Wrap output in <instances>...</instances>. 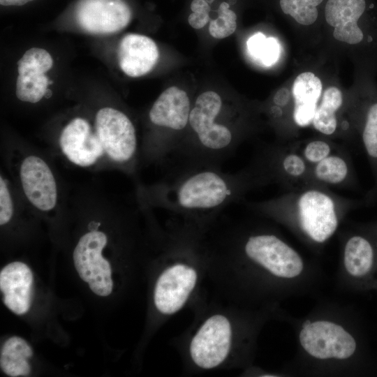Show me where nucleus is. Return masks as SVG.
Wrapping results in <instances>:
<instances>
[{
    "instance_id": "f257e3e1",
    "label": "nucleus",
    "mask_w": 377,
    "mask_h": 377,
    "mask_svg": "<svg viewBox=\"0 0 377 377\" xmlns=\"http://www.w3.org/2000/svg\"><path fill=\"white\" fill-rule=\"evenodd\" d=\"M265 181L254 166L237 172L222 167L170 170L161 181L138 186L141 207H161L187 219L207 220L238 202L251 188Z\"/></svg>"
},
{
    "instance_id": "f03ea898",
    "label": "nucleus",
    "mask_w": 377,
    "mask_h": 377,
    "mask_svg": "<svg viewBox=\"0 0 377 377\" xmlns=\"http://www.w3.org/2000/svg\"><path fill=\"white\" fill-rule=\"evenodd\" d=\"M94 128L105 152L115 166L133 174L140 162V149L135 126L122 111L105 107L95 116Z\"/></svg>"
},
{
    "instance_id": "7ed1b4c3",
    "label": "nucleus",
    "mask_w": 377,
    "mask_h": 377,
    "mask_svg": "<svg viewBox=\"0 0 377 377\" xmlns=\"http://www.w3.org/2000/svg\"><path fill=\"white\" fill-rule=\"evenodd\" d=\"M93 223L89 230L81 236L73 251V259L80 278L87 283L96 295L106 297L113 288L110 262L103 256L108 244L106 234Z\"/></svg>"
},
{
    "instance_id": "20e7f679",
    "label": "nucleus",
    "mask_w": 377,
    "mask_h": 377,
    "mask_svg": "<svg viewBox=\"0 0 377 377\" xmlns=\"http://www.w3.org/2000/svg\"><path fill=\"white\" fill-rule=\"evenodd\" d=\"M243 250L248 258L277 277L293 279L303 270L298 253L274 235H251L243 243Z\"/></svg>"
},
{
    "instance_id": "39448f33",
    "label": "nucleus",
    "mask_w": 377,
    "mask_h": 377,
    "mask_svg": "<svg viewBox=\"0 0 377 377\" xmlns=\"http://www.w3.org/2000/svg\"><path fill=\"white\" fill-rule=\"evenodd\" d=\"M17 177L22 191L29 203L42 212L55 209L59 188L49 164L40 156L29 154L20 161Z\"/></svg>"
},
{
    "instance_id": "423d86ee",
    "label": "nucleus",
    "mask_w": 377,
    "mask_h": 377,
    "mask_svg": "<svg viewBox=\"0 0 377 377\" xmlns=\"http://www.w3.org/2000/svg\"><path fill=\"white\" fill-rule=\"evenodd\" d=\"M232 327L222 314L209 317L191 339L189 353L198 367L210 369L222 364L227 358L232 344Z\"/></svg>"
},
{
    "instance_id": "0eeeda50",
    "label": "nucleus",
    "mask_w": 377,
    "mask_h": 377,
    "mask_svg": "<svg viewBox=\"0 0 377 377\" xmlns=\"http://www.w3.org/2000/svg\"><path fill=\"white\" fill-rule=\"evenodd\" d=\"M300 341L308 354L320 360L347 359L357 347L354 337L348 331L327 320L305 322L300 333Z\"/></svg>"
},
{
    "instance_id": "6e6552de",
    "label": "nucleus",
    "mask_w": 377,
    "mask_h": 377,
    "mask_svg": "<svg viewBox=\"0 0 377 377\" xmlns=\"http://www.w3.org/2000/svg\"><path fill=\"white\" fill-rule=\"evenodd\" d=\"M73 16L83 30L94 34H109L126 27L133 11L126 0H77Z\"/></svg>"
},
{
    "instance_id": "1a4fd4ad",
    "label": "nucleus",
    "mask_w": 377,
    "mask_h": 377,
    "mask_svg": "<svg viewBox=\"0 0 377 377\" xmlns=\"http://www.w3.org/2000/svg\"><path fill=\"white\" fill-rule=\"evenodd\" d=\"M295 207L302 230L313 241L323 243L336 231L339 223L336 205L326 193L305 191L298 196Z\"/></svg>"
},
{
    "instance_id": "9d476101",
    "label": "nucleus",
    "mask_w": 377,
    "mask_h": 377,
    "mask_svg": "<svg viewBox=\"0 0 377 377\" xmlns=\"http://www.w3.org/2000/svg\"><path fill=\"white\" fill-rule=\"evenodd\" d=\"M197 280L196 270L186 263H175L164 269L154 288V302L157 310L167 315L177 312L186 302Z\"/></svg>"
},
{
    "instance_id": "9b49d317",
    "label": "nucleus",
    "mask_w": 377,
    "mask_h": 377,
    "mask_svg": "<svg viewBox=\"0 0 377 377\" xmlns=\"http://www.w3.org/2000/svg\"><path fill=\"white\" fill-rule=\"evenodd\" d=\"M59 149L72 163L80 167L94 165L105 156L102 142L90 123L82 117H75L61 131Z\"/></svg>"
},
{
    "instance_id": "f8f14e48",
    "label": "nucleus",
    "mask_w": 377,
    "mask_h": 377,
    "mask_svg": "<svg viewBox=\"0 0 377 377\" xmlns=\"http://www.w3.org/2000/svg\"><path fill=\"white\" fill-rule=\"evenodd\" d=\"M34 276L31 269L20 261L7 264L0 272L3 302L17 315H23L31 305Z\"/></svg>"
},
{
    "instance_id": "ddd939ff",
    "label": "nucleus",
    "mask_w": 377,
    "mask_h": 377,
    "mask_svg": "<svg viewBox=\"0 0 377 377\" xmlns=\"http://www.w3.org/2000/svg\"><path fill=\"white\" fill-rule=\"evenodd\" d=\"M158 57L156 44L145 35L128 34L119 43V64L129 77H138L148 73L155 66Z\"/></svg>"
},
{
    "instance_id": "4468645a",
    "label": "nucleus",
    "mask_w": 377,
    "mask_h": 377,
    "mask_svg": "<svg viewBox=\"0 0 377 377\" xmlns=\"http://www.w3.org/2000/svg\"><path fill=\"white\" fill-rule=\"evenodd\" d=\"M322 87L320 80L311 72L302 73L295 78L293 85V119L297 126L312 124Z\"/></svg>"
},
{
    "instance_id": "2eb2a0df",
    "label": "nucleus",
    "mask_w": 377,
    "mask_h": 377,
    "mask_svg": "<svg viewBox=\"0 0 377 377\" xmlns=\"http://www.w3.org/2000/svg\"><path fill=\"white\" fill-rule=\"evenodd\" d=\"M34 352L28 342L17 336L8 338L1 348L0 367L8 376H28L31 374L29 359Z\"/></svg>"
},
{
    "instance_id": "dca6fc26",
    "label": "nucleus",
    "mask_w": 377,
    "mask_h": 377,
    "mask_svg": "<svg viewBox=\"0 0 377 377\" xmlns=\"http://www.w3.org/2000/svg\"><path fill=\"white\" fill-rule=\"evenodd\" d=\"M374 246L367 239L355 235L347 241L344 248V266L351 276L367 275L374 267Z\"/></svg>"
},
{
    "instance_id": "f3484780",
    "label": "nucleus",
    "mask_w": 377,
    "mask_h": 377,
    "mask_svg": "<svg viewBox=\"0 0 377 377\" xmlns=\"http://www.w3.org/2000/svg\"><path fill=\"white\" fill-rule=\"evenodd\" d=\"M342 101V94L338 88L330 87L325 90L312 121L318 131L327 135L334 133L337 126L336 112L341 106Z\"/></svg>"
},
{
    "instance_id": "a211bd4d",
    "label": "nucleus",
    "mask_w": 377,
    "mask_h": 377,
    "mask_svg": "<svg viewBox=\"0 0 377 377\" xmlns=\"http://www.w3.org/2000/svg\"><path fill=\"white\" fill-rule=\"evenodd\" d=\"M365 8V0H328L325 9V20L333 27L357 23Z\"/></svg>"
},
{
    "instance_id": "6ab92c4d",
    "label": "nucleus",
    "mask_w": 377,
    "mask_h": 377,
    "mask_svg": "<svg viewBox=\"0 0 377 377\" xmlns=\"http://www.w3.org/2000/svg\"><path fill=\"white\" fill-rule=\"evenodd\" d=\"M49 79L44 74H19L15 94L24 102L36 103L45 95Z\"/></svg>"
},
{
    "instance_id": "aec40b11",
    "label": "nucleus",
    "mask_w": 377,
    "mask_h": 377,
    "mask_svg": "<svg viewBox=\"0 0 377 377\" xmlns=\"http://www.w3.org/2000/svg\"><path fill=\"white\" fill-rule=\"evenodd\" d=\"M247 47L254 59L267 66L274 64L279 57L280 47L277 40L272 37L266 38L261 32L249 38Z\"/></svg>"
},
{
    "instance_id": "412c9836",
    "label": "nucleus",
    "mask_w": 377,
    "mask_h": 377,
    "mask_svg": "<svg viewBox=\"0 0 377 377\" xmlns=\"http://www.w3.org/2000/svg\"><path fill=\"white\" fill-rule=\"evenodd\" d=\"M348 173L345 160L339 156L329 155L316 164L315 177L320 182L337 184L344 181Z\"/></svg>"
},
{
    "instance_id": "4be33fe9",
    "label": "nucleus",
    "mask_w": 377,
    "mask_h": 377,
    "mask_svg": "<svg viewBox=\"0 0 377 377\" xmlns=\"http://www.w3.org/2000/svg\"><path fill=\"white\" fill-rule=\"evenodd\" d=\"M53 65L48 52L39 47H32L25 52L17 62L19 74H44Z\"/></svg>"
},
{
    "instance_id": "5701e85b",
    "label": "nucleus",
    "mask_w": 377,
    "mask_h": 377,
    "mask_svg": "<svg viewBox=\"0 0 377 377\" xmlns=\"http://www.w3.org/2000/svg\"><path fill=\"white\" fill-rule=\"evenodd\" d=\"M217 14V17L210 21L209 32L212 37L217 39L227 38L236 30L237 15L230 9L228 1H223L219 4Z\"/></svg>"
},
{
    "instance_id": "b1692460",
    "label": "nucleus",
    "mask_w": 377,
    "mask_h": 377,
    "mask_svg": "<svg viewBox=\"0 0 377 377\" xmlns=\"http://www.w3.org/2000/svg\"><path fill=\"white\" fill-rule=\"evenodd\" d=\"M279 3L284 13L290 15L301 24H312L318 17L316 7L304 0H280Z\"/></svg>"
},
{
    "instance_id": "393cba45",
    "label": "nucleus",
    "mask_w": 377,
    "mask_h": 377,
    "mask_svg": "<svg viewBox=\"0 0 377 377\" xmlns=\"http://www.w3.org/2000/svg\"><path fill=\"white\" fill-rule=\"evenodd\" d=\"M362 138L367 154L377 161V103L367 110Z\"/></svg>"
},
{
    "instance_id": "a878e982",
    "label": "nucleus",
    "mask_w": 377,
    "mask_h": 377,
    "mask_svg": "<svg viewBox=\"0 0 377 377\" xmlns=\"http://www.w3.org/2000/svg\"><path fill=\"white\" fill-rule=\"evenodd\" d=\"M15 213V201L9 182L2 173L0 177V225L8 223Z\"/></svg>"
},
{
    "instance_id": "bb28decb",
    "label": "nucleus",
    "mask_w": 377,
    "mask_h": 377,
    "mask_svg": "<svg viewBox=\"0 0 377 377\" xmlns=\"http://www.w3.org/2000/svg\"><path fill=\"white\" fill-rule=\"evenodd\" d=\"M333 36L337 40L351 45L361 43L364 37L358 24L352 22L334 27Z\"/></svg>"
},
{
    "instance_id": "cd10ccee",
    "label": "nucleus",
    "mask_w": 377,
    "mask_h": 377,
    "mask_svg": "<svg viewBox=\"0 0 377 377\" xmlns=\"http://www.w3.org/2000/svg\"><path fill=\"white\" fill-rule=\"evenodd\" d=\"M280 166L285 174L293 177H302L306 170L304 158L294 153L286 154L281 159Z\"/></svg>"
},
{
    "instance_id": "c85d7f7f",
    "label": "nucleus",
    "mask_w": 377,
    "mask_h": 377,
    "mask_svg": "<svg viewBox=\"0 0 377 377\" xmlns=\"http://www.w3.org/2000/svg\"><path fill=\"white\" fill-rule=\"evenodd\" d=\"M331 148L328 143L322 140H314L308 143L304 149V158L312 163H318L330 155Z\"/></svg>"
},
{
    "instance_id": "c756f323",
    "label": "nucleus",
    "mask_w": 377,
    "mask_h": 377,
    "mask_svg": "<svg viewBox=\"0 0 377 377\" xmlns=\"http://www.w3.org/2000/svg\"><path fill=\"white\" fill-rule=\"evenodd\" d=\"M210 20L209 13H193L188 17V24L194 29H199L205 27Z\"/></svg>"
},
{
    "instance_id": "7c9ffc66",
    "label": "nucleus",
    "mask_w": 377,
    "mask_h": 377,
    "mask_svg": "<svg viewBox=\"0 0 377 377\" xmlns=\"http://www.w3.org/2000/svg\"><path fill=\"white\" fill-rule=\"evenodd\" d=\"M290 99V91L286 88L280 89L274 95L273 101L277 106L286 105Z\"/></svg>"
},
{
    "instance_id": "2f4dec72",
    "label": "nucleus",
    "mask_w": 377,
    "mask_h": 377,
    "mask_svg": "<svg viewBox=\"0 0 377 377\" xmlns=\"http://www.w3.org/2000/svg\"><path fill=\"white\" fill-rule=\"evenodd\" d=\"M210 3L205 0H193L191 3V10L193 13H210Z\"/></svg>"
},
{
    "instance_id": "473e14b6",
    "label": "nucleus",
    "mask_w": 377,
    "mask_h": 377,
    "mask_svg": "<svg viewBox=\"0 0 377 377\" xmlns=\"http://www.w3.org/2000/svg\"><path fill=\"white\" fill-rule=\"evenodd\" d=\"M34 0H0V4L3 6H21Z\"/></svg>"
},
{
    "instance_id": "72a5a7b5",
    "label": "nucleus",
    "mask_w": 377,
    "mask_h": 377,
    "mask_svg": "<svg viewBox=\"0 0 377 377\" xmlns=\"http://www.w3.org/2000/svg\"><path fill=\"white\" fill-rule=\"evenodd\" d=\"M311 6L316 7L319 5L323 0H304Z\"/></svg>"
},
{
    "instance_id": "f704fd0d",
    "label": "nucleus",
    "mask_w": 377,
    "mask_h": 377,
    "mask_svg": "<svg viewBox=\"0 0 377 377\" xmlns=\"http://www.w3.org/2000/svg\"><path fill=\"white\" fill-rule=\"evenodd\" d=\"M52 91L50 89L47 88V91L45 92V96L47 98H50L52 96Z\"/></svg>"
},
{
    "instance_id": "c9c22d12",
    "label": "nucleus",
    "mask_w": 377,
    "mask_h": 377,
    "mask_svg": "<svg viewBox=\"0 0 377 377\" xmlns=\"http://www.w3.org/2000/svg\"><path fill=\"white\" fill-rule=\"evenodd\" d=\"M207 3H212L214 1V0H205Z\"/></svg>"
}]
</instances>
